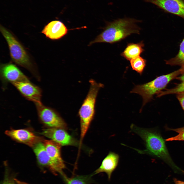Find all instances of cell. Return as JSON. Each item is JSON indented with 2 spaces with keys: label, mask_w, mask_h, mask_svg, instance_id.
<instances>
[{
  "label": "cell",
  "mask_w": 184,
  "mask_h": 184,
  "mask_svg": "<svg viewBox=\"0 0 184 184\" xmlns=\"http://www.w3.org/2000/svg\"><path fill=\"white\" fill-rule=\"evenodd\" d=\"M130 127L131 131L143 140L146 147L143 150L132 148L139 154L149 155L161 159L176 171L181 170L173 161L166 145L165 140L159 132L153 129L139 127L133 124Z\"/></svg>",
  "instance_id": "cell-1"
},
{
  "label": "cell",
  "mask_w": 184,
  "mask_h": 184,
  "mask_svg": "<svg viewBox=\"0 0 184 184\" xmlns=\"http://www.w3.org/2000/svg\"><path fill=\"white\" fill-rule=\"evenodd\" d=\"M141 22V20L126 18L108 22L102 32L89 45L97 43H113L121 41L132 34H139L141 29L137 23Z\"/></svg>",
  "instance_id": "cell-2"
},
{
  "label": "cell",
  "mask_w": 184,
  "mask_h": 184,
  "mask_svg": "<svg viewBox=\"0 0 184 184\" xmlns=\"http://www.w3.org/2000/svg\"><path fill=\"white\" fill-rule=\"evenodd\" d=\"M184 70V68L181 67L169 73L158 76L146 83L136 85L130 92L137 94L142 97L143 99L142 108L152 100L155 95L162 91L170 82L176 79Z\"/></svg>",
  "instance_id": "cell-3"
},
{
  "label": "cell",
  "mask_w": 184,
  "mask_h": 184,
  "mask_svg": "<svg viewBox=\"0 0 184 184\" xmlns=\"http://www.w3.org/2000/svg\"><path fill=\"white\" fill-rule=\"evenodd\" d=\"M90 87L88 94L79 111L80 119V144L85 135L93 119L95 112L96 97L102 84L98 83L94 80H89Z\"/></svg>",
  "instance_id": "cell-4"
},
{
  "label": "cell",
  "mask_w": 184,
  "mask_h": 184,
  "mask_svg": "<svg viewBox=\"0 0 184 184\" xmlns=\"http://www.w3.org/2000/svg\"><path fill=\"white\" fill-rule=\"evenodd\" d=\"M0 29L8 44L12 60L18 65L28 70L38 80H39L40 76L22 45L12 33L5 27L1 26Z\"/></svg>",
  "instance_id": "cell-5"
},
{
  "label": "cell",
  "mask_w": 184,
  "mask_h": 184,
  "mask_svg": "<svg viewBox=\"0 0 184 184\" xmlns=\"http://www.w3.org/2000/svg\"><path fill=\"white\" fill-rule=\"evenodd\" d=\"M35 103L39 119L44 124L50 128H66L65 122L54 110L42 103Z\"/></svg>",
  "instance_id": "cell-6"
},
{
  "label": "cell",
  "mask_w": 184,
  "mask_h": 184,
  "mask_svg": "<svg viewBox=\"0 0 184 184\" xmlns=\"http://www.w3.org/2000/svg\"><path fill=\"white\" fill-rule=\"evenodd\" d=\"M0 76L2 83L6 85L8 83L29 81L15 65L8 63L2 64L0 67Z\"/></svg>",
  "instance_id": "cell-7"
},
{
  "label": "cell",
  "mask_w": 184,
  "mask_h": 184,
  "mask_svg": "<svg viewBox=\"0 0 184 184\" xmlns=\"http://www.w3.org/2000/svg\"><path fill=\"white\" fill-rule=\"evenodd\" d=\"M11 84L26 99L35 103H41L42 91L39 87L30 81L14 82Z\"/></svg>",
  "instance_id": "cell-8"
},
{
  "label": "cell",
  "mask_w": 184,
  "mask_h": 184,
  "mask_svg": "<svg viewBox=\"0 0 184 184\" xmlns=\"http://www.w3.org/2000/svg\"><path fill=\"white\" fill-rule=\"evenodd\" d=\"M5 133L16 141L32 147L44 140L31 131L25 129L8 130L5 131Z\"/></svg>",
  "instance_id": "cell-9"
},
{
  "label": "cell",
  "mask_w": 184,
  "mask_h": 184,
  "mask_svg": "<svg viewBox=\"0 0 184 184\" xmlns=\"http://www.w3.org/2000/svg\"><path fill=\"white\" fill-rule=\"evenodd\" d=\"M154 4L165 12L184 19V0H144Z\"/></svg>",
  "instance_id": "cell-10"
},
{
  "label": "cell",
  "mask_w": 184,
  "mask_h": 184,
  "mask_svg": "<svg viewBox=\"0 0 184 184\" xmlns=\"http://www.w3.org/2000/svg\"><path fill=\"white\" fill-rule=\"evenodd\" d=\"M41 134L61 146L77 144L75 140L63 129L49 128L45 129L43 130Z\"/></svg>",
  "instance_id": "cell-11"
},
{
  "label": "cell",
  "mask_w": 184,
  "mask_h": 184,
  "mask_svg": "<svg viewBox=\"0 0 184 184\" xmlns=\"http://www.w3.org/2000/svg\"><path fill=\"white\" fill-rule=\"evenodd\" d=\"M39 164L48 169L55 175L61 174L59 170L48 155L43 141L36 144L33 147Z\"/></svg>",
  "instance_id": "cell-12"
},
{
  "label": "cell",
  "mask_w": 184,
  "mask_h": 184,
  "mask_svg": "<svg viewBox=\"0 0 184 184\" xmlns=\"http://www.w3.org/2000/svg\"><path fill=\"white\" fill-rule=\"evenodd\" d=\"M46 150L52 161L56 166L62 175L65 165L61 155L60 144L51 140H44L43 141Z\"/></svg>",
  "instance_id": "cell-13"
},
{
  "label": "cell",
  "mask_w": 184,
  "mask_h": 184,
  "mask_svg": "<svg viewBox=\"0 0 184 184\" xmlns=\"http://www.w3.org/2000/svg\"><path fill=\"white\" fill-rule=\"evenodd\" d=\"M68 29L61 21L54 20L45 25L41 33L52 40H57L62 38L67 34Z\"/></svg>",
  "instance_id": "cell-14"
},
{
  "label": "cell",
  "mask_w": 184,
  "mask_h": 184,
  "mask_svg": "<svg viewBox=\"0 0 184 184\" xmlns=\"http://www.w3.org/2000/svg\"><path fill=\"white\" fill-rule=\"evenodd\" d=\"M119 158L118 154L110 152L103 160L100 166L95 171L94 174L105 172L107 175L108 180H110L112 173L118 165Z\"/></svg>",
  "instance_id": "cell-15"
},
{
  "label": "cell",
  "mask_w": 184,
  "mask_h": 184,
  "mask_svg": "<svg viewBox=\"0 0 184 184\" xmlns=\"http://www.w3.org/2000/svg\"><path fill=\"white\" fill-rule=\"evenodd\" d=\"M144 44L143 41L137 43H129L124 50L121 53V55L127 60L132 59L139 56L144 51Z\"/></svg>",
  "instance_id": "cell-16"
},
{
  "label": "cell",
  "mask_w": 184,
  "mask_h": 184,
  "mask_svg": "<svg viewBox=\"0 0 184 184\" xmlns=\"http://www.w3.org/2000/svg\"><path fill=\"white\" fill-rule=\"evenodd\" d=\"M176 79L179 80L180 83L176 84L175 86L173 88L160 91L156 95L157 97H159L167 95L184 93V70Z\"/></svg>",
  "instance_id": "cell-17"
},
{
  "label": "cell",
  "mask_w": 184,
  "mask_h": 184,
  "mask_svg": "<svg viewBox=\"0 0 184 184\" xmlns=\"http://www.w3.org/2000/svg\"><path fill=\"white\" fill-rule=\"evenodd\" d=\"M166 64L171 66H179L184 68V38L181 43L179 52L174 57L165 60Z\"/></svg>",
  "instance_id": "cell-18"
},
{
  "label": "cell",
  "mask_w": 184,
  "mask_h": 184,
  "mask_svg": "<svg viewBox=\"0 0 184 184\" xmlns=\"http://www.w3.org/2000/svg\"><path fill=\"white\" fill-rule=\"evenodd\" d=\"M130 62L132 70L141 75L146 65V60L139 56L132 59Z\"/></svg>",
  "instance_id": "cell-19"
},
{
  "label": "cell",
  "mask_w": 184,
  "mask_h": 184,
  "mask_svg": "<svg viewBox=\"0 0 184 184\" xmlns=\"http://www.w3.org/2000/svg\"><path fill=\"white\" fill-rule=\"evenodd\" d=\"M62 176L66 184H88L86 178L84 177L77 176L68 178L64 174Z\"/></svg>",
  "instance_id": "cell-20"
},
{
  "label": "cell",
  "mask_w": 184,
  "mask_h": 184,
  "mask_svg": "<svg viewBox=\"0 0 184 184\" xmlns=\"http://www.w3.org/2000/svg\"><path fill=\"white\" fill-rule=\"evenodd\" d=\"M165 128L167 131H175L178 133L176 136L168 138L165 140L166 141H184V126L179 128L173 129L169 128L166 126Z\"/></svg>",
  "instance_id": "cell-21"
},
{
  "label": "cell",
  "mask_w": 184,
  "mask_h": 184,
  "mask_svg": "<svg viewBox=\"0 0 184 184\" xmlns=\"http://www.w3.org/2000/svg\"><path fill=\"white\" fill-rule=\"evenodd\" d=\"M15 178L12 174L6 169L2 184H16Z\"/></svg>",
  "instance_id": "cell-22"
},
{
  "label": "cell",
  "mask_w": 184,
  "mask_h": 184,
  "mask_svg": "<svg viewBox=\"0 0 184 184\" xmlns=\"http://www.w3.org/2000/svg\"><path fill=\"white\" fill-rule=\"evenodd\" d=\"M176 97L184 111V93L176 94Z\"/></svg>",
  "instance_id": "cell-23"
},
{
  "label": "cell",
  "mask_w": 184,
  "mask_h": 184,
  "mask_svg": "<svg viewBox=\"0 0 184 184\" xmlns=\"http://www.w3.org/2000/svg\"><path fill=\"white\" fill-rule=\"evenodd\" d=\"M173 180L175 184H184V181L178 180L176 178H174Z\"/></svg>",
  "instance_id": "cell-24"
},
{
  "label": "cell",
  "mask_w": 184,
  "mask_h": 184,
  "mask_svg": "<svg viewBox=\"0 0 184 184\" xmlns=\"http://www.w3.org/2000/svg\"><path fill=\"white\" fill-rule=\"evenodd\" d=\"M15 180L16 184H29L26 182L19 180L15 178Z\"/></svg>",
  "instance_id": "cell-25"
}]
</instances>
